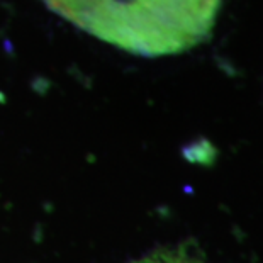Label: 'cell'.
<instances>
[{
  "instance_id": "6da1fadb",
  "label": "cell",
  "mask_w": 263,
  "mask_h": 263,
  "mask_svg": "<svg viewBox=\"0 0 263 263\" xmlns=\"http://www.w3.org/2000/svg\"><path fill=\"white\" fill-rule=\"evenodd\" d=\"M222 0H44L100 41L146 58L170 57L211 34Z\"/></svg>"
},
{
  "instance_id": "7a4b0ae2",
  "label": "cell",
  "mask_w": 263,
  "mask_h": 263,
  "mask_svg": "<svg viewBox=\"0 0 263 263\" xmlns=\"http://www.w3.org/2000/svg\"><path fill=\"white\" fill-rule=\"evenodd\" d=\"M133 263H205L199 256L190 253L189 250L173 248V250H156L143 258Z\"/></svg>"
}]
</instances>
